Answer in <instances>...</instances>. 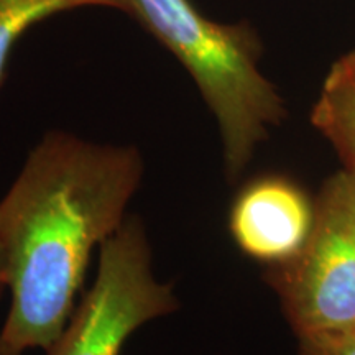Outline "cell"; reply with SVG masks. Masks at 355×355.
Instances as JSON below:
<instances>
[{
    "label": "cell",
    "instance_id": "6da1fadb",
    "mask_svg": "<svg viewBox=\"0 0 355 355\" xmlns=\"http://www.w3.org/2000/svg\"><path fill=\"white\" fill-rule=\"evenodd\" d=\"M144 176L133 145L51 130L30 150L0 201L10 309L0 355L50 350L74 313L92 252L127 219Z\"/></svg>",
    "mask_w": 355,
    "mask_h": 355
},
{
    "label": "cell",
    "instance_id": "7a4b0ae2",
    "mask_svg": "<svg viewBox=\"0 0 355 355\" xmlns=\"http://www.w3.org/2000/svg\"><path fill=\"white\" fill-rule=\"evenodd\" d=\"M125 15L166 48L214 115L230 183L286 119V104L260 68L261 42L247 21L222 24L193 0H123Z\"/></svg>",
    "mask_w": 355,
    "mask_h": 355
},
{
    "label": "cell",
    "instance_id": "3957f363",
    "mask_svg": "<svg viewBox=\"0 0 355 355\" xmlns=\"http://www.w3.org/2000/svg\"><path fill=\"white\" fill-rule=\"evenodd\" d=\"M303 250L272 266L266 282L277 291L298 339L355 331V175L334 173L319 191Z\"/></svg>",
    "mask_w": 355,
    "mask_h": 355
},
{
    "label": "cell",
    "instance_id": "277c9868",
    "mask_svg": "<svg viewBox=\"0 0 355 355\" xmlns=\"http://www.w3.org/2000/svg\"><path fill=\"white\" fill-rule=\"evenodd\" d=\"M173 285L158 282L140 217H127L101 245L92 286L48 355H121L139 327L178 309Z\"/></svg>",
    "mask_w": 355,
    "mask_h": 355
},
{
    "label": "cell",
    "instance_id": "5b68a950",
    "mask_svg": "<svg viewBox=\"0 0 355 355\" xmlns=\"http://www.w3.org/2000/svg\"><path fill=\"white\" fill-rule=\"evenodd\" d=\"M314 214L316 201L291 178L273 173L239 191L229 211V232L243 255L272 268L303 250Z\"/></svg>",
    "mask_w": 355,
    "mask_h": 355
},
{
    "label": "cell",
    "instance_id": "8992f818",
    "mask_svg": "<svg viewBox=\"0 0 355 355\" xmlns=\"http://www.w3.org/2000/svg\"><path fill=\"white\" fill-rule=\"evenodd\" d=\"M311 123L329 141L344 170L355 175V48L332 63L324 78Z\"/></svg>",
    "mask_w": 355,
    "mask_h": 355
},
{
    "label": "cell",
    "instance_id": "52a82bcc",
    "mask_svg": "<svg viewBox=\"0 0 355 355\" xmlns=\"http://www.w3.org/2000/svg\"><path fill=\"white\" fill-rule=\"evenodd\" d=\"M79 8L125 12L123 0H0V92L6 86L13 51L25 35L53 17Z\"/></svg>",
    "mask_w": 355,
    "mask_h": 355
},
{
    "label": "cell",
    "instance_id": "ba28073f",
    "mask_svg": "<svg viewBox=\"0 0 355 355\" xmlns=\"http://www.w3.org/2000/svg\"><path fill=\"white\" fill-rule=\"evenodd\" d=\"M298 355H355V331L301 337Z\"/></svg>",
    "mask_w": 355,
    "mask_h": 355
},
{
    "label": "cell",
    "instance_id": "9c48e42d",
    "mask_svg": "<svg viewBox=\"0 0 355 355\" xmlns=\"http://www.w3.org/2000/svg\"><path fill=\"white\" fill-rule=\"evenodd\" d=\"M7 291V282H6V257H3V247L2 241H0V298L3 293Z\"/></svg>",
    "mask_w": 355,
    "mask_h": 355
}]
</instances>
